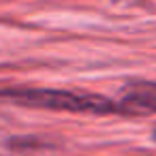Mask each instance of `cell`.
Masks as SVG:
<instances>
[{"label": "cell", "mask_w": 156, "mask_h": 156, "mask_svg": "<svg viewBox=\"0 0 156 156\" xmlns=\"http://www.w3.org/2000/svg\"><path fill=\"white\" fill-rule=\"evenodd\" d=\"M152 137H154V141H156V130H154V133H152Z\"/></svg>", "instance_id": "cell-4"}, {"label": "cell", "mask_w": 156, "mask_h": 156, "mask_svg": "<svg viewBox=\"0 0 156 156\" xmlns=\"http://www.w3.org/2000/svg\"><path fill=\"white\" fill-rule=\"evenodd\" d=\"M120 103L126 113H156V81H128Z\"/></svg>", "instance_id": "cell-2"}, {"label": "cell", "mask_w": 156, "mask_h": 156, "mask_svg": "<svg viewBox=\"0 0 156 156\" xmlns=\"http://www.w3.org/2000/svg\"><path fill=\"white\" fill-rule=\"evenodd\" d=\"M7 145L15 152H37V150H51L54 147L51 143H47L45 139H39V137H13V139H9Z\"/></svg>", "instance_id": "cell-3"}, {"label": "cell", "mask_w": 156, "mask_h": 156, "mask_svg": "<svg viewBox=\"0 0 156 156\" xmlns=\"http://www.w3.org/2000/svg\"><path fill=\"white\" fill-rule=\"evenodd\" d=\"M0 98L11 101L22 107L49 109V111H71V113H126L122 103H113L107 96L90 92H73L58 88H2Z\"/></svg>", "instance_id": "cell-1"}]
</instances>
